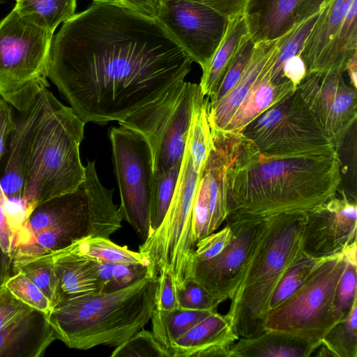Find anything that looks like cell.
Returning a JSON list of instances; mask_svg holds the SVG:
<instances>
[{"mask_svg": "<svg viewBox=\"0 0 357 357\" xmlns=\"http://www.w3.org/2000/svg\"><path fill=\"white\" fill-rule=\"evenodd\" d=\"M356 198L353 199L343 190H338L321 206L306 213L303 253L319 258L342 252L356 241Z\"/></svg>", "mask_w": 357, "mask_h": 357, "instance_id": "obj_16", "label": "cell"}, {"mask_svg": "<svg viewBox=\"0 0 357 357\" xmlns=\"http://www.w3.org/2000/svg\"><path fill=\"white\" fill-rule=\"evenodd\" d=\"M346 265L342 252L326 258L300 289L268 312L266 331L288 333L321 344L329 330L344 318L334 299Z\"/></svg>", "mask_w": 357, "mask_h": 357, "instance_id": "obj_9", "label": "cell"}, {"mask_svg": "<svg viewBox=\"0 0 357 357\" xmlns=\"http://www.w3.org/2000/svg\"><path fill=\"white\" fill-rule=\"evenodd\" d=\"M181 162L158 174H154L152 189L150 226L151 234L162 224L171 204Z\"/></svg>", "mask_w": 357, "mask_h": 357, "instance_id": "obj_34", "label": "cell"}, {"mask_svg": "<svg viewBox=\"0 0 357 357\" xmlns=\"http://www.w3.org/2000/svg\"><path fill=\"white\" fill-rule=\"evenodd\" d=\"M203 97L199 84L183 81L162 100L119 124L147 138L154 174L181 162L195 109Z\"/></svg>", "mask_w": 357, "mask_h": 357, "instance_id": "obj_10", "label": "cell"}, {"mask_svg": "<svg viewBox=\"0 0 357 357\" xmlns=\"http://www.w3.org/2000/svg\"><path fill=\"white\" fill-rule=\"evenodd\" d=\"M267 218L229 214L225 222L232 229L230 243L219 255L208 260L190 256L185 280H192L199 284L219 305L231 300L266 229Z\"/></svg>", "mask_w": 357, "mask_h": 357, "instance_id": "obj_12", "label": "cell"}, {"mask_svg": "<svg viewBox=\"0 0 357 357\" xmlns=\"http://www.w3.org/2000/svg\"><path fill=\"white\" fill-rule=\"evenodd\" d=\"M15 234L9 219L8 202L0 185V247L10 260Z\"/></svg>", "mask_w": 357, "mask_h": 357, "instance_id": "obj_45", "label": "cell"}, {"mask_svg": "<svg viewBox=\"0 0 357 357\" xmlns=\"http://www.w3.org/2000/svg\"><path fill=\"white\" fill-rule=\"evenodd\" d=\"M56 340L46 316L33 310L0 331V357H40Z\"/></svg>", "mask_w": 357, "mask_h": 357, "instance_id": "obj_19", "label": "cell"}, {"mask_svg": "<svg viewBox=\"0 0 357 357\" xmlns=\"http://www.w3.org/2000/svg\"><path fill=\"white\" fill-rule=\"evenodd\" d=\"M33 310L18 300L3 284L0 286V331Z\"/></svg>", "mask_w": 357, "mask_h": 357, "instance_id": "obj_43", "label": "cell"}, {"mask_svg": "<svg viewBox=\"0 0 357 357\" xmlns=\"http://www.w3.org/2000/svg\"><path fill=\"white\" fill-rule=\"evenodd\" d=\"M320 344L288 333L266 330L250 337H239L229 357H309Z\"/></svg>", "mask_w": 357, "mask_h": 357, "instance_id": "obj_25", "label": "cell"}, {"mask_svg": "<svg viewBox=\"0 0 357 357\" xmlns=\"http://www.w3.org/2000/svg\"><path fill=\"white\" fill-rule=\"evenodd\" d=\"M45 89L15 119L14 128L0 165V185L8 202L20 203L22 209L29 152L43 111Z\"/></svg>", "mask_w": 357, "mask_h": 357, "instance_id": "obj_17", "label": "cell"}, {"mask_svg": "<svg viewBox=\"0 0 357 357\" xmlns=\"http://www.w3.org/2000/svg\"><path fill=\"white\" fill-rule=\"evenodd\" d=\"M1 284H2V282H1V279H0V286H1Z\"/></svg>", "mask_w": 357, "mask_h": 357, "instance_id": "obj_55", "label": "cell"}, {"mask_svg": "<svg viewBox=\"0 0 357 357\" xmlns=\"http://www.w3.org/2000/svg\"><path fill=\"white\" fill-rule=\"evenodd\" d=\"M118 4L153 20H157L160 8L159 0H118Z\"/></svg>", "mask_w": 357, "mask_h": 357, "instance_id": "obj_48", "label": "cell"}, {"mask_svg": "<svg viewBox=\"0 0 357 357\" xmlns=\"http://www.w3.org/2000/svg\"><path fill=\"white\" fill-rule=\"evenodd\" d=\"M356 241L347 245L342 253L346 261L354 265H357L356 251H357Z\"/></svg>", "mask_w": 357, "mask_h": 357, "instance_id": "obj_53", "label": "cell"}, {"mask_svg": "<svg viewBox=\"0 0 357 357\" xmlns=\"http://www.w3.org/2000/svg\"><path fill=\"white\" fill-rule=\"evenodd\" d=\"M346 71L351 81V86L356 89L357 86V52L354 53L347 63Z\"/></svg>", "mask_w": 357, "mask_h": 357, "instance_id": "obj_52", "label": "cell"}, {"mask_svg": "<svg viewBox=\"0 0 357 357\" xmlns=\"http://www.w3.org/2000/svg\"><path fill=\"white\" fill-rule=\"evenodd\" d=\"M41 257L56 273L63 298L102 292L97 261L75 253L68 246Z\"/></svg>", "mask_w": 357, "mask_h": 357, "instance_id": "obj_22", "label": "cell"}, {"mask_svg": "<svg viewBox=\"0 0 357 357\" xmlns=\"http://www.w3.org/2000/svg\"><path fill=\"white\" fill-rule=\"evenodd\" d=\"M18 300L47 317L53 309L45 294L22 272L17 271L3 284Z\"/></svg>", "mask_w": 357, "mask_h": 357, "instance_id": "obj_37", "label": "cell"}, {"mask_svg": "<svg viewBox=\"0 0 357 357\" xmlns=\"http://www.w3.org/2000/svg\"><path fill=\"white\" fill-rule=\"evenodd\" d=\"M248 34V27L244 14L228 19L225 34L208 64L202 70L199 84L205 97L210 96L215 91Z\"/></svg>", "mask_w": 357, "mask_h": 357, "instance_id": "obj_26", "label": "cell"}, {"mask_svg": "<svg viewBox=\"0 0 357 357\" xmlns=\"http://www.w3.org/2000/svg\"><path fill=\"white\" fill-rule=\"evenodd\" d=\"M276 51L222 131L241 133L250 123L297 89L290 81L278 84L271 79V68Z\"/></svg>", "mask_w": 357, "mask_h": 357, "instance_id": "obj_23", "label": "cell"}, {"mask_svg": "<svg viewBox=\"0 0 357 357\" xmlns=\"http://www.w3.org/2000/svg\"><path fill=\"white\" fill-rule=\"evenodd\" d=\"M297 89L338 151L356 120V89L344 82L342 74L327 72L306 75Z\"/></svg>", "mask_w": 357, "mask_h": 357, "instance_id": "obj_15", "label": "cell"}, {"mask_svg": "<svg viewBox=\"0 0 357 357\" xmlns=\"http://www.w3.org/2000/svg\"><path fill=\"white\" fill-rule=\"evenodd\" d=\"M357 52V0L349 6L339 32L326 53L320 73L343 74L349 59Z\"/></svg>", "mask_w": 357, "mask_h": 357, "instance_id": "obj_28", "label": "cell"}, {"mask_svg": "<svg viewBox=\"0 0 357 357\" xmlns=\"http://www.w3.org/2000/svg\"><path fill=\"white\" fill-rule=\"evenodd\" d=\"M238 339L226 314L215 311L177 339L168 352L171 357H229Z\"/></svg>", "mask_w": 357, "mask_h": 357, "instance_id": "obj_18", "label": "cell"}, {"mask_svg": "<svg viewBox=\"0 0 357 357\" xmlns=\"http://www.w3.org/2000/svg\"><path fill=\"white\" fill-rule=\"evenodd\" d=\"M326 258L312 257L303 253L287 269L278 282L271 299L270 310L278 307L300 289Z\"/></svg>", "mask_w": 357, "mask_h": 357, "instance_id": "obj_33", "label": "cell"}, {"mask_svg": "<svg viewBox=\"0 0 357 357\" xmlns=\"http://www.w3.org/2000/svg\"><path fill=\"white\" fill-rule=\"evenodd\" d=\"M301 0H247L244 16L253 40H274L295 25L296 10Z\"/></svg>", "mask_w": 357, "mask_h": 357, "instance_id": "obj_21", "label": "cell"}, {"mask_svg": "<svg viewBox=\"0 0 357 357\" xmlns=\"http://www.w3.org/2000/svg\"><path fill=\"white\" fill-rule=\"evenodd\" d=\"M211 130L204 109L193 114L174 193L160 227L139 247L156 273L167 270L178 287L196 242L192 234V206L203 167L211 146Z\"/></svg>", "mask_w": 357, "mask_h": 357, "instance_id": "obj_6", "label": "cell"}, {"mask_svg": "<svg viewBox=\"0 0 357 357\" xmlns=\"http://www.w3.org/2000/svg\"><path fill=\"white\" fill-rule=\"evenodd\" d=\"M214 312L181 308L162 311L154 307L150 319L151 332L168 351L177 339Z\"/></svg>", "mask_w": 357, "mask_h": 357, "instance_id": "obj_27", "label": "cell"}, {"mask_svg": "<svg viewBox=\"0 0 357 357\" xmlns=\"http://www.w3.org/2000/svg\"><path fill=\"white\" fill-rule=\"evenodd\" d=\"M193 62L157 20L93 1L53 38L48 78L84 123L120 124L165 98Z\"/></svg>", "mask_w": 357, "mask_h": 357, "instance_id": "obj_1", "label": "cell"}, {"mask_svg": "<svg viewBox=\"0 0 357 357\" xmlns=\"http://www.w3.org/2000/svg\"><path fill=\"white\" fill-rule=\"evenodd\" d=\"M112 274L107 292L123 289L146 277L158 275L151 264H113Z\"/></svg>", "mask_w": 357, "mask_h": 357, "instance_id": "obj_41", "label": "cell"}, {"mask_svg": "<svg viewBox=\"0 0 357 357\" xmlns=\"http://www.w3.org/2000/svg\"><path fill=\"white\" fill-rule=\"evenodd\" d=\"M255 45V42L248 34L241 42L215 91L210 96L206 97V107L219 101L235 85L250 62Z\"/></svg>", "mask_w": 357, "mask_h": 357, "instance_id": "obj_36", "label": "cell"}, {"mask_svg": "<svg viewBox=\"0 0 357 357\" xmlns=\"http://www.w3.org/2000/svg\"><path fill=\"white\" fill-rule=\"evenodd\" d=\"M241 134L267 158H294L338 153L297 89L250 123Z\"/></svg>", "mask_w": 357, "mask_h": 357, "instance_id": "obj_8", "label": "cell"}, {"mask_svg": "<svg viewBox=\"0 0 357 357\" xmlns=\"http://www.w3.org/2000/svg\"><path fill=\"white\" fill-rule=\"evenodd\" d=\"M123 220L146 241L151 235L150 209L154 180L151 146L140 132L120 125L109 132Z\"/></svg>", "mask_w": 357, "mask_h": 357, "instance_id": "obj_11", "label": "cell"}, {"mask_svg": "<svg viewBox=\"0 0 357 357\" xmlns=\"http://www.w3.org/2000/svg\"><path fill=\"white\" fill-rule=\"evenodd\" d=\"M352 1L326 0L319 8L317 19L300 54L305 66L306 75L320 73L326 53L339 32Z\"/></svg>", "mask_w": 357, "mask_h": 357, "instance_id": "obj_24", "label": "cell"}, {"mask_svg": "<svg viewBox=\"0 0 357 357\" xmlns=\"http://www.w3.org/2000/svg\"><path fill=\"white\" fill-rule=\"evenodd\" d=\"M11 274V260L3 254L0 247V279L2 284Z\"/></svg>", "mask_w": 357, "mask_h": 357, "instance_id": "obj_51", "label": "cell"}, {"mask_svg": "<svg viewBox=\"0 0 357 357\" xmlns=\"http://www.w3.org/2000/svg\"><path fill=\"white\" fill-rule=\"evenodd\" d=\"M22 272L48 298L54 308L62 299L59 280L53 267L41 256L27 259L12 271Z\"/></svg>", "mask_w": 357, "mask_h": 357, "instance_id": "obj_35", "label": "cell"}, {"mask_svg": "<svg viewBox=\"0 0 357 357\" xmlns=\"http://www.w3.org/2000/svg\"><path fill=\"white\" fill-rule=\"evenodd\" d=\"M112 357H171L151 331L141 329L114 348Z\"/></svg>", "mask_w": 357, "mask_h": 357, "instance_id": "obj_38", "label": "cell"}, {"mask_svg": "<svg viewBox=\"0 0 357 357\" xmlns=\"http://www.w3.org/2000/svg\"><path fill=\"white\" fill-rule=\"evenodd\" d=\"M211 149L192 206V234L196 243L217 231L229 214L228 169L241 139V133L227 131L211 130Z\"/></svg>", "mask_w": 357, "mask_h": 357, "instance_id": "obj_13", "label": "cell"}, {"mask_svg": "<svg viewBox=\"0 0 357 357\" xmlns=\"http://www.w3.org/2000/svg\"><path fill=\"white\" fill-rule=\"evenodd\" d=\"M157 286L153 275L116 291L66 297L46 318L56 340L70 349L116 347L150 321Z\"/></svg>", "mask_w": 357, "mask_h": 357, "instance_id": "obj_3", "label": "cell"}, {"mask_svg": "<svg viewBox=\"0 0 357 357\" xmlns=\"http://www.w3.org/2000/svg\"><path fill=\"white\" fill-rule=\"evenodd\" d=\"M160 2L166 0H159ZM205 5L230 19L244 14L247 0H188Z\"/></svg>", "mask_w": 357, "mask_h": 357, "instance_id": "obj_47", "label": "cell"}, {"mask_svg": "<svg viewBox=\"0 0 357 357\" xmlns=\"http://www.w3.org/2000/svg\"><path fill=\"white\" fill-rule=\"evenodd\" d=\"M93 1L107 2L112 3H118V0H93Z\"/></svg>", "mask_w": 357, "mask_h": 357, "instance_id": "obj_54", "label": "cell"}, {"mask_svg": "<svg viewBox=\"0 0 357 357\" xmlns=\"http://www.w3.org/2000/svg\"><path fill=\"white\" fill-rule=\"evenodd\" d=\"M178 304L181 309L211 311H217L219 305L203 287L192 280H186L178 288Z\"/></svg>", "mask_w": 357, "mask_h": 357, "instance_id": "obj_39", "label": "cell"}, {"mask_svg": "<svg viewBox=\"0 0 357 357\" xmlns=\"http://www.w3.org/2000/svg\"><path fill=\"white\" fill-rule=\"evenodd\" d=\"M53 35L14 8L0 21V96L19 112L49 86Z\"/></svg>", "mask_w": 357, "mask_h": 357, "instance_id": "obj_7", "label": "cell"}, {"mask_svg": "<svg viewBox=\"0 0 357 357\" xmlns=\"http://www.w3.org/2000/svg\"><path fill=\"white\" fill-rule=\"evenodd\" d=\"M306 213H287L267 218L226 314L239 337L266 331L272 295L287 269L303 255Z\"/></svg>", "mask_w": 357, "mask_h": 357, "instance_id": "obj_4", "label": "cell"}, {"mask_svg": "<svg viewBox=\"0 0 357 357\" xmlns=\"http://www.w3.org/2000/svg\"><path fill=\"white\" fill-rule=\"evenodd\" d=\"M157 20L202 70L219 45L228 19L205 5L188 0L160 2Z\"/></svg>", "mask_w": 357, "mask_h": 357, "instance_id": "obj_14", "label": "cell"}, {"mask_svg": "<svg viewBox=\"0 0 357 357\" xmlns=\"http://www.w3.org/2000/svg\"><path fill=\"white\" fill-rule=\"evenodd\" d=\"M326 0H301L295 14V24L301 22L319 12V8Z\"/></svg>", "mask_w": 357, "mask_h": 357, "instance_id": "obj_50", "label": "cell"}, {"mask_svg": "<svg viewBox=\"0 0 357 357\" xmlns=\"http://www.w3.org/2000/svg\"><path fill=\"white\" fill-rule=\"evenodd\" d=\"M282 75L298 86L306 76L305 66L300 54L291 57L284 63Z\"/></svg>", "mask_w": 357, "mask_h": 357, "instance_id": "obj_49", "label": "cell"}, {"mask_svg": "<svg viewBox=\"0 0 357 357\" xmlns=\"http://www.w3.org/2000/svg\"><path fill=\"white\" fill-rule=\"evenodd\" d=\"M68 248L76 254L102 263L112 264H151L139 251L121 246L108 238L87 236L73 242Z\"/></svg>", "mask_w": 357, "mask_h": 357, "instance_id": "obj_29", "label": "cell"}, {"mask_svg": "<svg viewBox=\"0 0 357 357\" xmlns=\"http://www.w3.org/2000/svg\"><path fill=\"white\" fill-rule=\"evenodd\" d=\"M317 17L318 13L295 24L287 34L280 37L270 73V78L273 82L282 83L289 81L282 75L283 65L291 57L301 54L304 43Z\"/></svg>", "mask_w": 357, "mask_h": 357, "instance_id": "obj_32", "label": "cell"}, {"mask_svg": "<svg viewBox=\"0 0 357 357\" xmlns=\"http://www.w3.org/2000/svg\"><path fill=\"white\" fill-rule=\"evenodd\" d=\"M320 347L326 356L357 357V302L326 334Z\"/></svg>", "mask_w": 357, "mask_h": 357, "instance_id": "obj_31", "label": "cell"}, {"mask_svg": "<svg viewBox=\"0 0 357 357\" xmlns=\"http://www.w3.org/2000/svg\"><path fill=\"white\" fill-rule=\"evenodd\" d=\"M357 265L347 261L345 269L336 287L334 303L344 317L357 302Z\"/></svg>", "mask_w": 357, "mask_h": 357, "instance_id": "obj_40", "label": "cell"}, {"mask_svg": "<svg viewBox=\"0 0 357 357\" xmlns=\"http://www.w3.org/2000/svg\"><path fill=\"white\" fill-rule=\"evenodd\" d=\"M341 181L338 153L267 158L241 134L227 173L229 214L267 218L307 213L335 195Z\"/></svg>", "mask_w": 357, "mask_h": 357, "instance_id": "obj_2", "label": "cell"}, {"mask_svg": "<svg viewBox=\"0 0 357 357\" xmlns=\"http://www.w3.org/2000/svg\"><path fill=\"white\" fill-rule=\"evenodd\" d=\"M17 13L54 32L61 23L75 14L77 0H15Z\"/></svg>", "mask_w": 357, "mask_h": 357, "instance_id": "obj_30", "label": "cell"}, {"mask_svg": "<svg viewBox=\"0 0 357 357\" xmlns=\"http://www.w3.org/2000/svg\"><path fill=\"white\" fill-rule=\"evenodd\" d=\"M15 126L11 105L0 96V165Z\"/></svg>", "mask_w": 357, "mask_h": 357, "instance_id": "obj_46", "label": "cell"}, {"mask_svg": "<svg viewBox=\"0 0 357 357\" xmlns=\"http://www.w3.org/2000/svg\"><path fill=\"white\" fill-rule=\"evenodd\" d=\"M233 237L230 225L214 231L197 242L191 256L199 260H208L219 255L231 242Z\"/></svg>", "mask_w": 357, "mask_h": 357, "instance_id": "obj_42", "label": "cell"}, {"mask_svg": "<svg viewBox=\"0 0 357 357\" xmlns=\"http://www.w3.org/2000/svg\"><path fill=\"white\" fill-rule=\"evenodd\" d=\"M155 307L162 311L178 308V289L172 275L167 270L158 273Z\"/></svg>", "mask_w": 357, "mask_h": 357, "instance_id": "obj_44", "label": "cell"}, {"mask_svg": "<svg viewBox=\"0 0 357 357\" xmlns=\"http://www.w3.org/2000/svg\"><path fill=\"white\" fill-rule=\"evenodd\" d=\"M280 38L255 43L250 62L235 85L216 103L206 106L212 130L222 131L225 128L277 50Z\"/></svg>", "mask_w": 357, "mask_h": 357, "instance_id": "obj_20", "label": "cell"}, {"mask_svg": "<svg viewBox=\"0 0 357 357\" xmlns=\"http://www.w3.org/2000/svg\"><path fill=\"white\" fill-rule=\"evenodd\" d=\"M85 124L71 107L45 89L43 111L33 137L24 179L23 221L36 206L74 191L84 181L79 146Z\"/></svg>", "mask_w": 357, "mask_h": 357, "instance_id": "obj_5", "label": "cell"}]
</instances>
